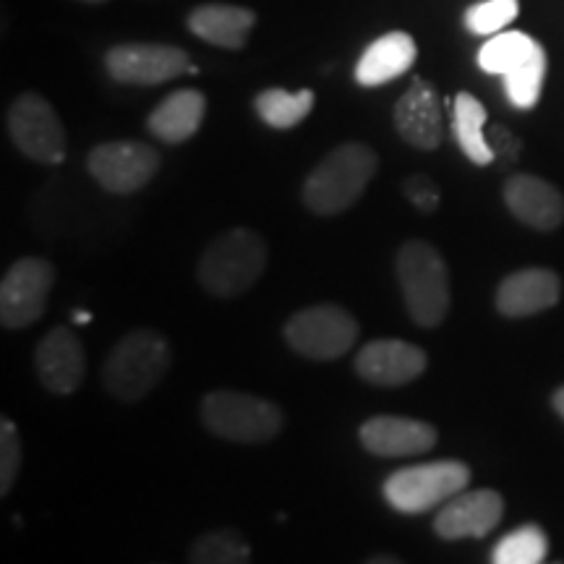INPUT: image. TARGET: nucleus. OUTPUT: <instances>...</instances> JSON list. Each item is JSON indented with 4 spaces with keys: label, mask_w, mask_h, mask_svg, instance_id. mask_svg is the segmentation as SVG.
I'll use <instances>...</instances> for the list:
<instances>
[{
    "label": "nucleus",
    "mask_w": 564,
    "mask_h": 564,
    "mask_svg": "<svg viewBox=\"0 0 564 564\" xmlns=\"http://www.w3.org/2000/svg\"><path fill=\"white\" fill-rule=\"evenodd\" d=\"M264 270V238L251 228H232L212 238L196 264V278L209 295L230 301L251 291Z\"/></svg>",
    "instance_id": "obj_3"
},
{
    "label": "nucleus",
    "mask_w": 564,
    "mask_h": 564,
    "mask_svg": "<svg viewBox=\"0 0 564 564\" xmlns=\"http://www.w3.org/2000/svg\"><path fill=\"white\" fill-rule=\"evenodd\" d=\"M366 564H405V562L398 560L394 554H373L371 560H366Z\"/></svg>",
    "instance_id": "obj_32"
},
{
    "label": "nucleus",
    "mask_w": 564,
    "mask_h": 564,
    "mask_svg": "<svg viewBox=\"0 0 564 564\" xmlns=\"http://www.w3.org/2000/svg\"><path fill=\"white\" fill-rule=\"evenodd\" d=\"M40 384L53 394H74L87 377V352L68 327H55L34 350Z\"/></svg>",
    "instance_id": "obj_14"
},
{
    "label": "nucleus",
    "mask_w": 564,
    "mask_h": 564,
    "mask_svg": "<svg viewBox=\"0 0 564 564\" xmlns=\"http://www.w3.org/2000/svg\"><path fill=\"white\" fill-rule=\"evenodd\" d=\"M192 564H253L251 546L236 528H217L199 535L188 549Z\"/></svg>",
    "instance_id": "obj_25"
},
{
    "label": "nucleus",
    "mask_w": 564,
    "mask_h": 564,
    "mask_svg": "<svg viewBox=\"0 0 564 564\" xmlns=\"http://www.w3.org/2000/svg\"><path fill=\"white\" fill-rule=\"evenodd\" d=\"M6 126L21 154L42 165H61L66 160V129L58 112L37 91H24L11 102Z\"/></svg>",
    "instance_id": "obj_8"
},
{
    "label": "nucleus",
    "mask_w": 564,
    "mask_h": 564,
    "mask_svg": "<svg viewBox=\"0 0 564 564\" xmlns=\"http://www.w3.org/2000/svg\"><path fill=\"white\" fill-rule=\"evenodd\" d=\"M419 58L415 40L405 32H390L373 40L356 63V82L361 87H382L408 74Z\"/></svg>",
    "instance_id": "obj_19"
},
{
    "label": "nucleus",
    "mask_w": 564,
    "mask_h": 564,
    "mask_svg": "<svg viewBox=\"0 0 564 564\" xmlns=\"http://www.w3.org/2000/svg\"><path fill=\"white\" fill-rule=\"evenodd\" d=\"M21 470V436L17 423L0 419V497H9Z\"/></svg>",
    "instance_id": "obj_29"
},
{
    "label": "nucleus",
    "mask_w": 564,
    "mask_h": 564,
    "mask_svg": "<svg viewBox=\"0 0 564 564\" xmlns=\"http://www.w3.org/2000/svg\"><path fill=\"white\" fill-rule=\"evenodd\" d=\"M470 484V468L460 460H434L411 465L387 478L382 491L392 510L421 514L440 507Z\"/></svg>",
    "instance_id": "obj_6"
},
{
    "label": "nucleus",
    "mask_w": 564,
    "mask_h": 564,
    "mask_svg": "<svg viewBox=\"0 0 564 564\" xmlns=\"http://www.w3.org/2000/svg\"><path fill=\"white\" fill-rule=\"evenodd\" d=\"M87 171L105 192L137 194L160 171V152L144 141H105L87 158Z\"/></svg>",
    "instance_id": "obj_10"
},
{
    "label": "nucleus",
    "mask_w": 564,
    "mask_h": 564,
    "mask_svg": "<svg viewBox=\"0 0 564 564\" xmlns=\"http://www.w3.org/2000/svg\"><path fill=\"white\" fill-rule=\"evenodd\" d=\"M105 68L116 82L154 87L192 70V58L186 51L160 42H126L110 47L105 55Z\"/></svg>",
    "instance_id": "obj_11"
},
{
    "label": "nucleus",
    "mask_w": 564,
    "mask_h": 564,
    "mask_svg": "<svg viewBox=\"0 0 564 564\" xmlns=\"http://www.w3.org/2000/svg\"><path fill=\"white\" fill-rule=\"evenodd\" d=\"M314 91L301 89V91H285V89H264L259 91L257 100H253V110L270 129L288 131L303 123L308 118V112L314 110Z\"/></svg>",
    "instance_id": "obj_23"
},
{
    "label": "nucleus",
    "mask_w": 564,
    "mask_h": 564,
    "mask_svg": "<svg viewBox=\"0 0 564 564\" xmlns=\"http://www.w3.org/2000/svg\"><path fill=\"white\" fill-rule=\"evenodd\" d=\"M426 350L398 337H379V340L366 343L356 356L358 377L377 387L411 384L426 371Z\"/></svg>",
    "instance_id": "obj_12"
},
{
    "label": "nucleus",
    "mask_w": 564,
    "mask_h": 564,
    "mask_svg": "<svg viewBox=\"0 0 564 564\" xmlns=\"http://www.w3.org/2000/svg\"><path fill=\"white\" fill-rule=\"evenodd\" d=\"M202 423L212 434L236 444H264L285 426V413L259 394L215 390L202 400Z\"/></svg>",
    "instance_id": "obj_5"
},
{
    "label": "nucleus",
    "mask_w": 564,
    "mask_h": 564,
    "mask_svg": "<svg viewBox=\"0 0 564 564\" xmlns=\"http://www.w3.org/2000/svg\"><path fill=\"white\" fill-rule=\"evenodd\" d=\"M505 204L520 223L539 232H552L564 223V194L539 175H510L505 183Z\"/></svg>",
    "instance_id": "obj_18"
},
{
    "label": "nucleus",
    "mask_w": 564,
    "mask_h": 564,
    "mask_svg": "<svg viewBox=\"0 0 564 564\" xmlns=\"http://www.w3.org/2000/svg\"><path fill=\"white\" fill-rule=\"evenodd\" d=\"M76 322L87 324V322H89V314H87V312H76Z\"/></svg>",
    "instance_id": "obj_34"
},
{
    "label": "nucleus",
    "mask_w": 564,
    "mask_h": 564,
    "mask_svg": "<svg viewBox=\"0 0 564 564\" xmlns=\"http://www.w3.org/2000/svg\"><path fill=\"white\" fill-rule=\"evenodd\" d=\"M403 194H405V199L421 212V215H434V212L440 209L442 192H440V186L429 178V175H423V173L408 175V178L403 181Z\"/></svg>",
    "instance_id": "obj_30"
},
{
    "label": "nucleus",
    "mask_w": 564,
    "mask_h": 564,
    "mask_svg": "<svg viewBox=\"0 0 564 564\" xmlns=\"http://www.w3.org/2000/svg\"><path fill=\"white\" fill-rule=\"evenodd\" d=\"M394 272L411 319L423 329L440 327L453 306L449 270L442 253L432 243L415 238L400 246Z\"/></svg>",
    "instance_id": "obj_4"
},
{
    "label": "nucleus",
    "mask_w": 564,
    "mask_h": 564,
    "mask_svg": "<svg viewBox=\"0 0 564 564\" xmlns=\"http://www.w3.org/2000/svg\"><path fill=\"white\" fill-rule=\"evenodd\" d=\"M549 539L541 525L514 528L491 549V564H541L546 560Z\"/></svg>",
    "instance_id": "obj_26"
},
{
    "label": "nucleus",
    "mask_w": 564,
    "mask_h": 564,
    "mask_svg": "<svg viewBox=\"0 0 564 564\" xmlns=\"http://www.w3.org/2000/svg\"><path fill=\"white\" fill-rule=\"evenodd\" d=\"M541 51V42L525 32H499L478 51V66L486 74L507 76Z\"/></svg>",
    "instance_id": "obj_24"
},
{
    "label": "nucleus",
    "mask_w": 564,
    "mask_h": 564,
    "mask_svg": "<svg viewBox=\"0 0 564 564\" xmlns=\"http://www.w3.org/2000/svg\"><path fill=\"white\" fill-rule=\"evenodd\" d=\"M82 3H105V0H82Z\"/></svg>",
    "instance_id": "obj_35"
},
{
    "label": "nucleus",
    "mask_w": 564,
    "mask_h": 564,
    "mask_svg": "<svg viewBox=\"0 0 564 564\" xmlns=\"http://www.w3.org/2000/svg\"><path fill=\"white\" fill-rule=\"evenodd\" d=\"M491 150H494V160H505V162H514L520 158V139L505 129V126H491V139H489Z\"/></svg>",
    "instance_id": "obj_31"
},
{
    "label": "nucleus",
    "mask_w": 564,
    "mask_h": 564,
    "mask_svg": "<svg viewBox=\"0 0 564 564\" xmlns=\"http://www.w3.org/2000/svg\"><path fill=\"white\" fill-rule=\"evenodd\" d=\"M562 280L546 267H528L512 272L497 288V312L507 319H525V316L549 312L560 303Z\"/></svg>",
    "instance_id": "obj_16"
},
{
    "label": "nucleus",
    "mask_w": 564,
    "mask_h": 564,
    "mask_svg": "<svg viewBox=\"0 0 564 564\" xmlns=\"http://www.w3.org/2000/svg\"><path fill=\"white\" fill-rule=\"evenodd\" d=\"M453 126L455 139L465 158L474 165H491L494 150L486 139V108L470 91H460L453 102Z\"/></svg>",
    "instance_id": "obj_22"
},
{
    "label": "nucleus",
    "mask_w": 564,
    "mask_h": 564,
    "mask_svg": "<svg viewBox=\"0 0 564 564\" xmlns=\"http://www.w3.org/2000/svg\"><path fill=\"white\" fill-rule=\"evenodd\" d=\"M518 0H481L465 11V26L478 37H494V34L505 32V26L518 19Z\"/></svg>",
    "instance_id": "obj_28"
},
{
    "label": "nucleus",
    "mask_w": 564,
    "mask_h": 564,
    "mask_svg": "<svg viewBox=\"0 0 564 564\" xmlns=\"http://www.w3.org/2000/svg\"><path fill=\"white\" fill-rule=\"evenodd\" d=\"M505 499L494 489L460 491L434 518V533L444 541L484 539L502 523Z\"/></svg>",
    "instance_id": "obj_13"
},
{
    "label": "nucleus",
    "mask_w": 564,
    "mask_h": 564,
    "mask_svg": "<svg viewBox=\"0 0 564 564\" xmlns=\"http://www.w3.org/2000/svg\"><path fill=\"white\" fill-rule=\"evenodd\" d=\"M253 24H257V13L243 6L207 3L188 13L192 34L225 51H243Z\"/></svg>",
    "instance_id": "obj_20"
},
{
    "label": "nucleus",
    "mask_w": 564,
    "mask_h": 564,
    "mask_svg": "<svg viewBox=\"0 0 564 564\" xmlns=\"http://www.w3.org/2000/svg\"><path fill=\"white\" fill-rule=\"evenodd\" d=\"M552 405H554V411L560 413V419L564 421V384L552 394Z\"/></svg>",
    "instance_id": "obj_33"
},
{
    "label": "nucleus",
    "mask_w": 564,
    "mask_h": 564,
    "mask_svg": "<svg viewBox=\"0 0 564 564\" xmlns=\"http://www.w3.org/2000/svg\"><path fill=\"white\" fill-rule=\"evenodd\" d=\"M546 68H549V58L544 47H541V51L535 53L533 58H528L523 66H518L507 76H502L507 100L520 110L535 108L541 100V89H544V82H546Z\"/></svg>",
    "instance_id": "obj_27"
},
{
    "label": "nucleus",
    "mask_w": 564,
    "mask_h": 564,
    "mask_svg": "<svg viewBox=\"0 0 564 564\" xmlns=\"http://www.w3.org/2000/svg\"><path fill=\"white\" fill-rule=\"evenodd\" d=\"M55 288V267L42 257L13 262L0 282V324L6 329H24L42 319Z\"/></svg>",
    "instance_id": "obj_9"
},
{
    "label": "nucleus",
    "mask_w": 564,
    "mask_h": 564,
    "mask_svg": "<svg viewBox=\"0 0 564 564\" xmlns=\"http://www.w3.org/2000/svg\"><path fill=\"white\" fill-rule=\"evenodd\" d=\"M173 350L154 329H131L112 345L102 366V384L121 403H139L165 379Z\"/></svg>",
    "instance_id": "obj_2"
},
{
    "label": "nucleus",
    "mask_w": 564,
    "mask_h": 564,
    "mask_svg": "<svg viewBox=\"0 0 564 564\" xmlns=\"http://www.w3.org/2000/svg\"><path fill=\"white\" fill-rule=\"evenodd\" d=\"M207 97L199 89H178L167 95L147 118V129L165 144H183L202 129Z\"/></svg>",
    "instance_id": "obj_21"
},
{
    "label": "nucleus",
    "mask_w": 564,
    "mask_h": 564,
    "mask_svg": "<svg viewBox=\"0 0 564 564\" xmlns=\"http://www.w3.org/2000/svg\"><path fill=\"white\" fill-rule=\"evenodd\" d=\"M361 444L377 457H413L432 453L436 429L432 423L405 415H373L361 423Z\"/></svg>",
    "instance_id": "obj_17"
},
{
    "label": "nucleus",
    "mask_w": 564,
    "mask_h": 564,
    "mask_svg": "<svg viewBox=\"0 0 564 564\" xmlns=\"http://www.w3.org/2000/svg\"><path fill=\"white\" fill-rule=\"evenodd\" d=\"M379 158L369 144L348 141L335 147L303 183V204L319 217H335L361 199L377 175Z\"/></svg>",
    "instance_id": "obj_1"
},
{
    "label": "nucleus",
    "mask_w": 564,
    "mask_h": 564,
    "mask_svg": "<svg viewBox=\"0 0 564 564\" xmlns=\"http://www.w3.org/2000/svg\"><path fill=\"white\" fill-rule=\"evenodd\" d=\"M356 316L335 303H319L295 312L285 324V340L303 358L335 361L343 358L358 340Z\"/></svg>",
    "instance_id": "obj_7"
},
{
    "label": "nucleus",
    "mask_w": 564,
    "mask_h": 564,
    "mask_svg": "<svg viewBox=\"0 0 564 564\" xmlns=\"http://www.w3.org/2000/svg\"><path fill=\"white\" fill-rule=\"evenodd\" d=\"M394 129L405 144L421 152L440 150L444 139L442 102L429 82L415 79L411 89L394 105Z\"/></svg>",
    "instance_id": "obj_15"
}]
</instances>
